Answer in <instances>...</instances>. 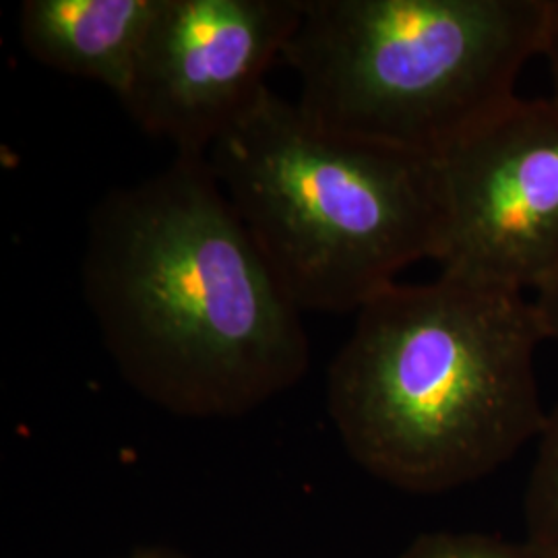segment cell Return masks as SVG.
I'll list each match as a JSON object with an SVG mask.
<instances>
[{
    "label": "cell",
    "instance_id": "cell-7",
    "mask_svg": "<svg viewBox=\"0 0 558 558\" xmlns=\"http://www.w3.org/2000/svg\"><path fill=\"white\" fill-rule=\"evenodd\" d=\"M161 0H25L23 50L41 66L126 92Z\"/></svg>",
    "mask_w": 558,
    "mask_h": 558
},
{
    "label": "cell",
    "instance_id": "cell-1",
    "mask_svg": "<svg viewBox=\"0 0 558 558\" xmlns=\"http://www.w3.org/2000/svg\"><path fill=\"white\" fill-rule=\"evenodd\" d=\"M81 286L122 377L172 412L240 414L308 368L302 313L205 158L96 203Z\"/></svg>",
    "mask_w": 558,
    "mask_h": 558
},
{
    "label": "cell",
    "instance_id": "cell-8",
    "mask_svg": "<svg viewBox=\"0 0 558 558\" xmlns=\"http://www.w3.org/2000/svg\"><path fill=\"white\" fill-rule=\"evenodd\" d=\"M525 539L558 558V401L548 410L523 497Z\"/></svg>",
    "mask_w": 558,
    "mask_h": 558
},
{
    "label": "cell",
    "instance_id": "cell-3",
    "mask_svg": "<svg viewBox=\"0 0 558 558\" xmlns=\"http://www.w3.org/2000/svg\"><path fill=\"white\" fill-rule=\"evenodd\" d=\"M205 160L300 313H359L439 260V161L329 131L269 85Z\"/></svg>",
    "mask_w": 558,
    "mask_h": 558
},
{
    "label": "cell",
    "instance_id": "cell-11",
    "mask_svg": "<svg viewBox=\"0 0 558 558\" xmlns=\"http://www.w3.org/2000/svg\"><path fill=\"white\" fill-rule=\"evenodd\" d=\"M534 302L538 306L546 336H548V339H557L558 341V279L553 281L550 286H546L544 290H539Z\"/></svg>",
    "mask_w": 558,
    "mask_h": 558
},
{
    "label": "cell",
    "instance_id": "cell-12",
    "mask_svg": "<svg viewBox=\"0 0 558 558\" xmlns=\"http://www.w3.org/2000/svg\"><path fill=\"white\" fill-rule=\"evenodd\" d=\"M129 558H177L172 557V555H163V553H158V550H154V553H140V555H133V557Z\"/></svg>",
    "mask_w": 558,
    "mask_h": 558
},
{
    "label": "cell",
    "instance_id": "cell-5",
    "mask_svg": "<svg viewBox=\"0 0 558 558\" xmlns=\"http://www.w3.org/2000/svg\"><path fill=\"white\" fill-rule=\"evenodd\" d=\"M440 274L525 294L558 279V101L515 100L440 158Z\"/></svg>",
    "mask_w": 558,
    "mask_h": 558
},
{
    "label": "cell",
    "instance_id": "cell-9",
    "mask_svg": "<svg viewBox=\"0 0 558 558\" xmlns=\"http://www.w3.org/2000/svg\"><path fill=\"white\" fill-rule=\"evenodd\" d=\"M398 558H550L527 539H509L486 534H428L416 539Z\"/></svg>",
    "mask_w": 558,
    "mask_h": 558
},
{
    "label": "cell",
    "instance_id": "cell-4",
    "mask_svg": "<svg viewBox=\"0 0 558 558\" xmlns=\"http://www.w3.org/2000/svg\"><path fill=\"white\" fill-rule=\"evenodd\" d=\"M548 0H302L281 62L320 126L440 158L515 100Z\"/></svg>",
    "mask_w": 558,
    "mask_h": 558
},
{
    "label": "cell",
    "instance_id": "cell-6",
    "mask_svg": "<svg viewBox=\"0 0 558 558\" xmlns=\"http://www.w3.org/2000/svg\"><path fill=\"white\" fill-rule=\"evenodd\" d=\"M302 0H161L120 104L179 158H207L267 87Z\"/></svg>",
    "mask_w": 558,
    "mask_h": 558
},
{
    "label": "cell",
    "instance_id": "cell-10",
    "mask_svg": "<svg viewBox=\"0 0 558 558\" xmlns=\"http://www.w3.org/2000/svg\"><path fill=\"white\" fill-rule=\"evenodd\" d=\"M548 69H550V80H553V98L558 101V0H548V20H546V32H544V44H542V54Z\"/></svg>",
    "mask_w": 558,
    "mask_h": 558
},
{
    "label": "cell",
    "instance_id": "cell-2",
    "mask_svg": "<svg viewBox=\"0 0 558 558\" xmlns=\"http://www.w3.org/2000/svg\"><path fill=\"white\" fill-rule=\"evenodd\" d=\"M534 299L440 274L368 300L329 368V412L350 456L408 493L497 472L546 424Z\"/></svg>",
    "mask_w": 558,
    "mask_h": 558
}]
</instances>
